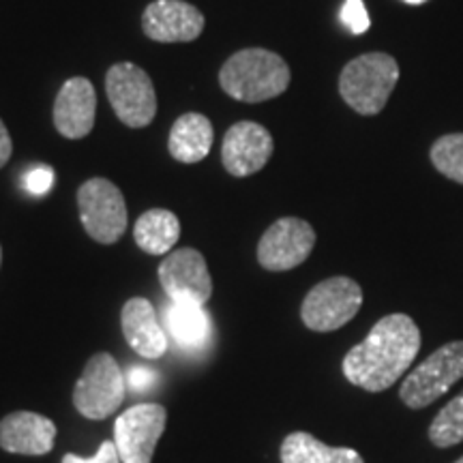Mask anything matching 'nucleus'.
<instances>
[{
    "mask_svg": "<svg viewBox=\"0 0 463 463\" xmlns=\"http://www.w3.org/2000/svg\"><path fill=\"white\" fill-rule=\"evenodd\" d=\"M420 352V331L405 314L384 316L372 328L367 339L347 352L344 375L350 384L369 392L391 389Z\"/></svg>",
    "mask_w": 463,
    "mask_h": 463,
    "instance_id": "f257e3e1",
    "label": "nucleus"
},
{
    "mask_svg": "<svg viewBox=\"0 0 463 463\" xmlns=\"http://www.w3.org/2000/svg\"><path fill=\"white\" fill-rule=\"evenodd\" d=\"M219 84L236 101H269L288 90L289 67L279 54L270 50H241L225 61L219 73Z\"/></svg>",
    "mask_w": 463,
    "mask_h": 463,
    "instance_id": "f03ea898",
    "label": "nucleus"
},
{
    "mask_svg": "<svg viewBox=\"0 0 463 463\" xmlns=\"http://www.w3.org/2000/svg\"><path fill=\"white\" fill-rule=\"evenodd\" d=\"M399 80L397 61L384 52H369L350 61L339 78V92L354 112L380 114Z\"/></svg>",
    "mask_w": 463,
    "mask_h": 463,
    "instance_id": "7ed1b4c3",
    "label": "nucleus"
},
{
    "mask_svg": "<svg viewBox=\"0 0 463 463\" xmlns=\"http://www.w3.org/2000/svg\"><path fill=\"white\" fill-rule=\"evenodd\" d=\"M463 378V341H450L438 347L403 380L399 397L410 410H422Z\"/></svg>",
    "mask_w": 463,
    "mask_h": 463,
    "instance_id": "20e7f679",
    "label": "nucleus"
},
{
    "mask_svg": "<svg viewBox=\"0 0 463 463\" xmlns=\"http://www.w3.org/2000/svg\"><path fill=\"white\" fill-rule=\"evenodd\" d=\"M127 391V378L118 363L108 352H99L86 363L82 375L75 382L73 405L90 420L108 419L120 408Z\"/></svg>",
    "mask_w": 463,
    "mask_h": 463,
    "instance_id": "39448f33",
    "label": "nucleus"
},
{
    "mask_svg": "<svg viewBox=\"0 0 463 463\" xmlns=\"http://www.w3.org/2000/svg\"><path fill=\"white\" fill-rule=\"evenodd\" d=\"M363 289L350 277H331L311 288L300 307V317L309 331L331 333L354 320L361 311Z\"/></svg>",
    "mask_w": 463,
    "mask_h": 463,
    "instance_id": "423d86ee",
    "label": "nucleus"
},
{
    "mask_svg": "<svg viewBox=\"0 0 463 463\" xmlns=\"http://www.w3.org/2000/svg\"><path fill=\"white\" fill-rule=\"evenodd\" d=\"M80 219L92 241L114 245L127 230V204L120 189L108 178H90L78 191Z\"/></svg>",
    "mask_w": 463,
    "mask_h": 463,
    "instance_id": "0eeeda50",
    "label": "nucleus"
},
{
    "mask_svg": "<svg viewBox=\"0 0 463 463\" xmlns=\"http://www.w3.org/2000/svg\"><path fill=\"white\" fill-rule=\"evenodd\" d=\"M106 92L116 116L127 127L140 129L153 123L157 114V95L148 73L131 62L109 67L106 75Z\"/></svg>",
    "mask_w": 463,
    "mask_h": 463,
    "instance_id": "6e6552de",
    "label": "nucleus"
},
{
    "mask_svg": "<svg viewBox=\"0 0 463 463\" xmlns=\"http://www.w3.org/2000/svg\"><path fill=\"white\" fill-rule=\"evenodd\" d=\"M167 412L159 403H137L114 422V444L123 463H150L164 436Z\"/></svg>",
    "mask_w": 463,
    "mask_h": 463,
    "instance_id": "1a4fd4ad",
    "label": "nucleus"
},
{
    "mask_svg": "<svg viewBox=\"0 0 463 463\" xmlns=\"http://www.w3.org/2000/svg\"><path fill=\"white\" fill-rule=\"evenodd\" d=\"M314 247L316 230L309 223L297 217H283L270 225L260 239L258 262L266 270L281 273L303 264Z\"/></svg>",
    "mask_w": 463,
    "mask_h": 463,
    "instance_id": "9d476101",
    "label": "nucleus"
},
{
    "mask_svg": "<svg viewBox=\"0 0 463 463\" xmlns=\"http://www.w3.org/2000/svg\"><path fill=\"white\" fill-rule=\"evenodd\" d=\"M159 281L172 303L202 307L213 294V279L206 260L191 247L167 253L159 266Z\"/></svg>",
    "mask_w": 463,
    "mask_h": 463,
    "instance_id": "9b49d317",
    "label": "nucleus"
},
{
    "mask_svg": "<svg viewBox=\"0 0 463 463\" xmlns=\"http://www.w3.org/2000/svg\"><path fill=\"white\" fill-rule=\"evenodd\" d=\"M273 155V136L269 129L251 120L230 127L223 137L222 159L232 176H251L269 164Z\"/></svg>",
    "mask_w": 463,
    "mask_h": 463,
    "instance_id": "f8f14e48",
    "label": "nucleus"
},
{
    "mask_svg": "<svg viewBox=\"0 0 463 463\" xmlns=\"http://www.w3.org/2000/svg\"><path fill=\"white\" fill-rule=\"evenodd\" d=\"M142 26L153 42L184 43L198 39L204 31V15L183 0H157L144 11Z\"/></svg>",
    "mask_w": 463,
    "mask_h": 463,
    "instance_id": "ddd939ff",
    "label": "nucleus"
},
{
    "mask_svg": "<svg viewBox=\"0 0 463 463\" xmlns=\"http://www.w3.org/2000/svg\"><path fill=\"white\" fill-rule=\"evenodd\" d=\"M97 97L86 78H71L62 84L54 101V125L69 140H82L95 127Z\"/></svg>",
    "mask_w": 463,
    "mask_h": 463,
    "instance_id": "4468645a",
    "label": "nucleus"
},
{
    "mask_svg": "<svg viewBox=\"0 0 463 463\" xmlns=\"http://www.w3.org/2000/svg\"><path fill=\"white\" fill-rule=\"evenodd\" d=\"M56 425L37 412H14L0 420V449L7 453L39 457L54 449Z\"/></svg>",
    "mask_w": 463,
    "mask_h": 463,
    "instance_id": "2eb2a0df",
    "label": "nucleus"
},
{
    "mask_svg": "<svg viewBox=\"0 0 463 463\" xmlns=\"http://www.w3.org/2000/svg\"><path fill=\"white\" fill-rule=\"evenodd\" d=\"M125 341L136 354L148 361H157L167 352V337L159 324L157 311L148 298L127 300L120 314Z\"/></svg>",
    "mask_w": 463,
    "mask_h": 463,
    "instance_id": "dca6fc26",
    "label": "nucleus"
},
{
    "mask_svg": "<svg viewBox=\"0 0 463 463\" xmlns=\"http://www.w3.org/2000/svg\"><path fill=\"white\" fill-rule=\"evenodd\" d=\"M170 155L181 164H198L213 146V125L204 114H183L170 131Z\"/></svg>",
    "mask_w": 463,
    "mask_h": 463,
    "instance_id": "f3484780",
    "label": "nucleus"
},
{
    "mask_svg": "<svg viewBox=\"0 0 463 463\" xmlns=\"http://www.w3.org/2000/svg\"><path fill=\"white\" fill-rule=\"evenodd\" d=\"M133 239H136L137 247L150 256H165L181 239V222L172 211L153 208L136 222Z\"/></svg>",
    "mask_w": 463,
    "mask_h": 463,
    "instance_id": "a211bd4d",
    "label": "nucleus"
},
{
    "mask_svg": "<svg viewBox=\"0 0 463 463\" xmlns=\"http://www.w3.org/2000/svg\"><path fill=\"white\" fill-rule=\"evenodd\" d=\"M281 463H364L354 449L326 447L307 431H294L281 444Z\"/></svg>",
    "mask_w": 463,
    "mask_h": 463,
    "instance_id": "6ab92c4d",
    "label": "nucleus"
},
{
    "mask_svg": "<svg viewBox=\"0 0 463 463\" xmlns=\"http://www.w3.org/2000/svg\"><path fill=\"white\" fill-rule=\"evenodd\" d=\"M164 320L176 344L189 350L204 345L211 335V317L200 305L170 303L164 311Z\"/></svg>",
    "mask_w": 463,
    "mask_h": 463,
    "instance_id": "aec40b11",
    "label": "nucleus"
},
{
    "mask_svg": "<svg viewBox=\"0 0 463 463\" xmlns=\"http://www.w3.org/2000/svg\"><path fill=\"white\" fill-rule=\"evenodd\" d=\"M427 436L438 449H450L463 442V391L439 410L431 420Z\"/></svg>",
    "mask_w": 463,
    "mask_h": 463,
    "instance_id": "412c9836",
    "label": "nucleus"
},
{
    "mask_svg": "<svg viewBox=\"0 0 463 463\" xmlns=\"http://www.w3.org/2000/svg\"><path fill=\"white\" fill-rule=\"evenodd\" d=\"M431 164L442 176L463 184V133H449L433 142Z\"/></svg>",
    "mask_w": 463,
    "mask_h": 463,
    "instance_id": "4be33fe9",
    "label": "nucleus"
},
{
    "mask_svg": "<svg viewBox=\"0 0 463 463\" xmlns=\"http://www.w3.org/2000/svg\"><path fill=\"white\" fill-rule=\"evenodd\" d=\"M341 22L352 34H363L369 31L372 20H369L367 7H364L363 0H345L344 7H341Z\"/></svg>",
    "mask_w": 463,
    "mask_h": 463,
    "instance_id": "5701e85b",
    "label": "nucleus"
},
{
    "mask_svg": "<svg viewBox=\"0 0 463 463\" xmlns=\"http://www.w3.org/2000/svg\"><path fill=\"white\" fill-rule=\"evenodd\" d=\"M24 184L33 195H45L52 189V184H54V170L48 165L34 167V170L26 174Z\"/></svg>",
    "mask_w": 463,
    "mask_h": 463,
    "instance_id": "b1692460",
    "label": "nucleus"
},
{
    "mask_svg": "<svg viewBox=\"0 0 463 463\" xmlns=\"http://www.w3.org/2000/svg\"><path fill=\"white\" fill-rule=\"evenodd\" d=\"M61 463H123V461H120V455H118V449H116V444L106 439V442L101 444L99 450H97L90 459H84V457L69 453L62 457Z\"/></svg>",
    "mask_w": 463,
    "mask_h": 463,
    "instance_id": "393cba45",
    "label": "nucleus"
},
{
    "mask_svg": "<svg viewBox=\"0 0 463 463\" xmlns=\"http://www.w3.org/2000/svg\"><path fill=\"white\" fill-rule=\"evenodd\" d=\"M155 380H157V373L148 367H131L127 373V386L136 392L148 391L155 384Z\"/></svg>",
    "mask_w": 463,
    "mask_h": 463,
    "instance_id": "a878e982",
    "label": "nucleus"
},
{
    "mask_svg": "<svg viewBox=\"0 0 463 463\" xmlns=\"http://www.w3.org/2000/svg\"><path fill=\"white\" fill-rule=\"evenodd\" d=\"M11 153H14V142H11L7 127H5L3 120H0V167L7 164Z\"/></svg>",
    "mask_w": 463,
    "mask_h": 463,
    "instance_id": "bb28decb",
    "label": "nucleus"
},
{
    "mask_svg": "<svg viewBox=\"0 0 463 463\" xmlns=\"http://www.w3.org/2000/svg\"><path fill=\"white\" fill-rule=\"evenodd\" d=\"M403 3H408V5H422V3H427V0H403Z\"/></svg>",
    "mask_w": 463,
    "mask_h": 463,
    "instance_id": "cd10ccee",
    "label": "nucleus"
},
{
    "mask_svg": "<svg viewBox=\"0 0 463 463\" xmlns=\"http://www.w3.org/2000/svg\"><path fill=\"white\" fill-rule=\"evenodd\" d=\"M0 264H3V249H0Z\"/></svg>",
    "mask_w": 463,
    "mask_h": 463,
    "instance_id": "c85d7f7f",
    "label": "nucleus"
},
{
    "mask_svg": "<svg viewBox=\"0 0 463 463\" xmlns=\"http://www.w3.org/2000/svg\"><path fill=\"white\" fill-rule=\"evenodd\" d=\"M455 463H463V457H461V459H457V461H455Z\"/></svg>",
    "mask_w": 463,
    "mask_h": 463,
    "instance_id": "c756f323",
    "label": "nucleus"
}]
</instances>
